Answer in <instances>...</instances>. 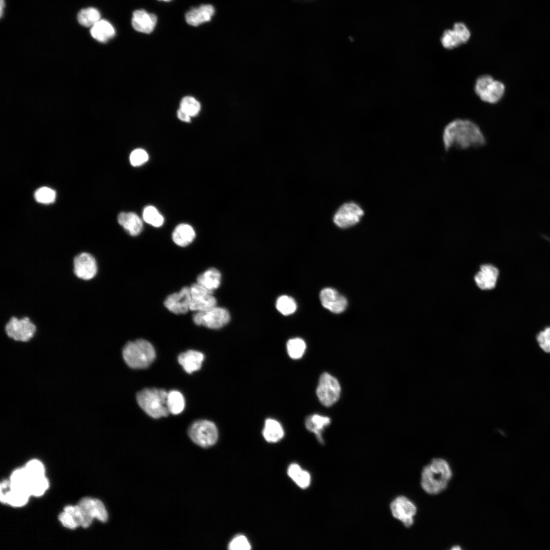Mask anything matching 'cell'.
<instances>
[{
  "instance_id": "1",
  "label": "cell",
  "mask_w": 550,
  "mask_h": 550,
  "mask_svg": "<svg viewBox=\"0 0 550 550\" xmlns=\"http://www.w3.org/2000/svg\"><path fill=\"white\" fill-rule=\"evenodd\" d=\"M442 139L446 150L452 148H477L486 143L485 136L478 125L471 120L462 119L453 120L446 125Z\"/></svg>"
},
{
  "instance_id": "2",
  "label": "cell",
  "mask_w": 550,
  "mask_h": 550,
  "mask_svg": "<svg viewBox=\"0 0 550 550\" xmlns=\"http://www.w3.org/2000/svg\"><path fill=\"white\" fill-rule=\"evenodd\" d=\"M452 476L448 462L444 459L435 458L423 469L421 485L427 493L436 494L446 488Z\"/></svg>"
},
{
  "instance_id": "3",
  "label": "cell",
  "mask_w": 550,
  "mask_h": 550,
  "mask_svg": "<svg viewBox=\"0 0 550 550\" xmlns=\"http://www.w3.org/2000/svg\"><path fill=\"white\" fill-rule=\"evenodd\" d=\"M155 350L148 341L138 339L128 342L123 349V356L126 363L134 369L148 367L155 358Z\"/></svg>"
},
{
  "instance_id": "4",
  "label": "cell",
  "mask_w": 550,
  "mask_h": 550,
  "mask_svg": "<svg viewBox=\"0 0 550 550\" xmlns=\"http://www.w3.org/2000/svg\"><path fill=\"white\" fill-rule=\"evenodd\" d=\"M168 393L163 389H145L138 392L136 400L141 408L153 418L167 417L170 412L167 406Z\"/></svg>"
},
{
  "instance_id": "5",
  "label": "cell",
  "mask_w": 550,
  "mask_h": 550,
  "mask_svg": "<svg viewBox=\"0 0 550 550\" xmlns=\"http://www.w3.org/2000/svg\"><path fill=\"white\" fill-rule=\"evenodd\" d=\"M474 91L482 101L494 104L500 101L503 97L505 87L503 82L495 79L490 75L484 74L476 79Z\"/></svg>"
},
{
  "instance_id": "6",
  "label": "cell",
  "mask_w": 550,
  "mask_h": 550,
  "mask_svg": "<svg viewBox=\"0 0 550 550\" xmlns=\"http://www.w3.org/2000/svg\"><path fill=\"white\" fill-rule=\"evenodd\" d=\"M37 329L36 325L27 316H12L5 326L6 334L9 338L23 343L31 341L35 337Z\"/></svg>"
},
{
  "instance_id": "7",
  "label": "cell",
  "mask_w": 550,
  "mask_h": 550,
  "mask_svg": "<svg viewBox=\"0 0 550 550\" xmlns=\"http://www.w3.org/2000/svg\"><path fill=\"white\" fill-rule=\"evenodd\" d=\"M188 434L194 443L203 448L214 445L218 438L216 426L208 420H199L193 423L188 429Z\"/></svg>"
},
{
  "instance_id": "8",
  "label": "cell",
  "mask_w": 550,
  "mask_h": 550,
  "mask_svg": "<svg viewBox=\"0 0 550 550\" xmlns=\"http://www.w3.org/2000/svg\"><path fill=\"white\" fill-rule=\"evenodd\" d=\"M230 315L226 309L215 306L204 311L196 312L193 316V322L211 329H218L230 321Z\"/></svg>"
},
{
  "instance_id": "9",
  "label": "cell",
  "mask_w": 550,
  "mask_h": 550,
  "mask_svg": "<svg viewBox=\"0 0 550 550\" xmlns=\"http://www.w3.org/2000/svg\"><path fill=\"white\" fill-rule=\"evenodd\" d=\"M341 386L335 377L326 372L321 375L316 394L322 405L327 407L333 405L339 400Z\"/></svg>"
},
{
  "instance_id": "10",
  "label": "cell",
  "mask_w": 550,
  "mask_h": 550,
  "mask_svg": "<svg viewBox=\"0 0 550 550\" xmlns=\"http://www.w3.org/2000/svg\"><path fill=\"white\" fill-rule=\"evenodd\" d=\"M99 270L97 260L95 257L88 252H82L73 260V272L78 279L87 281L93 279Z\"/></svg>"
},
{
  "instance_id": "11",
  "label": "cell",
  "mask_w": 550,
  "mask_h": 550,
  "mask_svg": "<svg viewBox=\"0 0 550 550\" xmlns=\"http://www.w3.org/2000/svg\"><path fill=\"white\" fill-rule=\"evenodd\" d=\"M390 509L393 516L405 527L409 528L413 525L417 507L408 498L404 496L397 497L391 503Z\"/></svg>"
},
{
  "instance_id": "12",
  "label": "cell",
  "mask_w": 550,
  "mask_h": 550,
  "mask_svg": "<svg viewBox=\"0 0 550 550\" xmlns=\"http://www.w3.org/2000/svg\"><path fill=\"white\" fill-rule=\"evenodd\" d=\"M191 301L190 310L195 312L204 311L216 306V299L212 295L213 292L207 289L197 283L190 287Z\"/></svg>"
},
{
  "instance_id": "13",
  "label": "cell",
  "mask_w": 550,
  "mask_h": 550,
  "mask_svg": "<svg viewBox=\"0 0 550 550\" xmlns=\"http://www.w3.org/2000/svg\"><path fill=\"white\" fill-rule=\"evenodd\" d=\"M364 211L356 203L349 202L342 205L335 213L334 223L339 228H347L357 224Z\"/></svg>"
},
{
  "instance_id": "14",
  "label": "cell",
  "mask_w": 550,
  "mask_h": 550,
  "mask_svg": "<svg viewBox=\"0 0 550 550\" xmlns=\"http://www.w3.org/2000/svg\"><path fill=\"white\" fill-rule=\"evenodd\" d=\"M470 37L471 33L465 24L457 22L452 30L444 32L441 41L444 48L452 49L466 43Z\"/></svg>"
},
{
  "instance_id": "15",
  "label": "cell",
  "mask_w": 550,
  "mask_h": 550,
  "mask_svg": "<svg viewBox=\"0 0 550 550\" xmlns=\"http://www.w3.org/2000/svg\"><path fill=\"white\" fill-rule=\"evenodd\" d=\"M190 287L185 286L179 291L168 296L164 301V305L174 314H184L190 310Z\"/></svg>"
},
{
  "instance_id": "16",
  "label": "cell",
  "mask_w": 550,
  "mask_h": 550,
  "mask_svg": "<svg viewBox=\"0 0 550 550\" xmlns=\"http://www.w3.org/2000/svg\"><path fill=\"white\" fill-rule=\"evenodd\" d=\"M320 299L323 307L334 313H342L347 305L345 297L331 288H325L321 291Z\"/></svg>"
},
{
  "instance_id": "17",
  "label": "cell",
  "mask_w": 550,
  "mask_h": 550,
  "mask_svg": "<svg viewBox=\"0 0 550 550\" xmlns=\"http://www.w3.org/2000/svg\"><path fill=\"white\" fill-rule=\"evenodd\" d=\"M157 18L153 13L140 9L135 10L132 13L131 24L133 28L137 32L150 34L152 33L156 25Z\"/></svg>"
},
{
  "instance_id": "18",
  "label": "cell",
  "mask_w": 550,
  "mask_h": 550,
  "mask_svg": "<svg viewBox=\"0 0 550 550\" xmlns=\"http://www.w3.org/2000/svg\"><path fill=\"white\" fill-rule=\"evenodd\" d=\"M90 517L106 522L108 513L103 503L99 500L91 498L82 499L77 504Z\"/></svg>"
},
{
  "instance_id": "19",
  "label": "cell",
  "mask_w": 550,
  "mask_h": 550,
  "mask_svg": "<svg viewBox=\"0 0 550 550\" xmlns=\"http://www.w3.org/2000/svg\"><path fill=\"white\" fill-rule=\"evenodd\" d=\"M499 273V270L496 267L490 264L483 265L476 274L475 281L481 289H492L496 285Z\"/></svg>"
},
{
  "instance_id": "20",
  "label": "cell",
  "mask_w": 550,
  "mask_h": 550,
  "mask_svg": "<svg viewBox=\"0 0 550 550\" xmlns=\"http://www.w3.org/2000/svg\"><path fill=\"white\" fill-rule=\"evenodd\" d=\"M214 12V8L212 5H202L188 11L185 15V21L190 25L197 26L210 21Z\"/></svg>"
},
{
  "instance_id": "21",
  "label": "cell",
  "mask_w": 550,
  "mask_h": 550,
  "mask_svg": "<svg viewBox=\"0 0 550 550\" xmlns=\"http://www.w3.org/2000/svg\"><path fill=\"white\" fill-rule=\"evenodd\" d=\"M204 359V355L202 352L194 350L182 352L178 357L179 363L189 374L201 368Z\"/></svg>"
},
{
  "instance_id": "22",
  "label": "cell",
  "mask_w": 550,
  "mask_h": 550,
  "mask_svg": "<svg viewBox=\"0 0 550 550\" xmlns=\"http://www.w3.org/2000/svg\"><path fill=\"white\" fill-rule=\"evenodd\" d=\"M118 221L124 229L132 236H137L143 229V223L140 217L133 212H121Z\"/></svg>"
},
{
  "instance_id": "23",
  "label": "cell",
  "mask_w": 550,
  "mask_h": 550,
  "mask_svg": "<svg viewBox=\"0 0 550 550\" xmlns=\"http://www.w3.org/2000/svg\"><path fill=\"white\" fill-rule=\"evenodd\" d=\"M90 33L92 37L97 41L105 43L115 36L116 31L109 21L100 19L91 27Z\"/></svg>"
},
{
  "instance_id": "24",
  "label": "cell",
  "mask_w": 550,
  "mask_h": 550,
  "mask_svg": "<svg viewBox=\"0 0 550 550\" xmlns=\"http://www.w3.org/2000/svg\"><path fill=\"white\" fill-rule=\"evenodd\" d=\"M331 423V419L326 416L314 414L308 417L305 425L307 429L315 433L319 443H323L322 432L323 429Z\"/></svg>"
},
{
  "instance_id": "25",
  "label": "cell",
  "mask_w": 550,
  "mask_h": 550,
  "mask_svg": "<svg viewBox=\"0 0 550 550\" xmlns=\"http://www.w3.org/2000/svg\"><path fill=\"white\" fill-rule=\"evenodd\" d=\"M196 236L193 227L186 224L178 225L172 234V239L177 245L184 247L190 244Z\"/></svg>"
},
{
  "instance_id": "26",
  "label": "cell",
  "mask_w": 550,
  "mask_h": 550,
  "mask_svg": "<svg viewBox=\"0 0 550 550\" xmlns=\"http://www.w3.org/2000/svg\"><path fill=\"white\" fill-rule=\"evenodd\" d=\"M30 494L28 491L10 489L1 491V501L13 507H21L28 502Z\"/></svg>"
},
{
  "instance_id": "27",
  "label": "cell",
  "mask_w": 550,
  "mask_h": 550,
  "mask_svg": "<svg viewBox=\"0 0 550 550\" xmlns=\"http://www.w3.org/2000/svg\"><path fill=\"white\" fill-rule=\"evenodd\" d=\"M221 274L216 268H210L200 274L197 278V283L207 289L213 292L221 285Z\"/></svg>"
},
{
  "instance_id": "28",
  "label": "cell",
  "mask_w": 550,
  "mask_h": 550,
  "mask_svg": "<svg viewBox=\"0 0 550 550\" xmlns=\"http://www.w3.org/2000/svg\"><path fill=\"white\" fill-rule=\"evenodd\" d=\"M262 434L268 442L276 443L283 438L284 431L278 421L273 419H267L264 423Z\"/></svg>"
},
{
  "instance_id": "29",
  "label": "cell",
  "mask_w": 550,
  "mask_h": 550,
  "mask_svg": "<svg viewBox=\"0 0 550 550\" xmlns=\"http://www.w3.org/2000/svg\"><path fill=\"white\" fill-rule=\"evenodd\" d=\"M287 473L289 477L300 488H306L310 484L311 476L296 463L289 465Z\"/></svg>"
},
{
  "instance_id": "30",
  "label": "cell",
  "mask_w": 550,
  "mask_h": 550,
  "mask_svg": "<svg viewBox=\"0 0 550 550\" xmlns=\"http://www.w3.org/2000/svg\"><path fill=\"white\" fill-rule=\"evenodd\" d=\"M30 480L24 468L16 469L10 476V489L26 490L29 492L28 485Z\"/></svg>"
},
{
  "instance_id": "31",
  "label": "cell",
  "mask_w": 550,
  "mask_h": 550,
  "mask_svg": "<svg viewBox=\"0 0 550 550\" xmlns=\"http://www.w3.org/2000/svg\"><path fill=\"white\" fill-rule=\"evenodd\" d=\"M101 15L97 9L89 7L81 9L78 13V22L85 27H92L100 20Z\"/></svg>"
},
{
  "instance_id": "32",
  "label": "cell",
  "mask_w": 550,
  "mask_h": 550,
  "mask_svg": "<svg viewBox=\"0 0 550 550\" xmlns=\"http://www.w3.org/2000/svg\"><path fill=\"white\" fill-rule=\"evenodd\" d=\"M167 406L170 413L178 415L184 409L185 400L182 394L178 391H171L168 394Z\"/></svg>"
},
{
  "instance_id": "33",
  "label": "cell",
  "mask_w": 550,
  "mask_h": 550,
  "mask_svg": "<svg viewBox=\"0 0 550 550\" xmlns=\"http://www.w3.org/2000/svg\"><path fill=\"white\" fill-rule=\"evenodd\" d=\"M49 487V482L45 476L30 479L28 491L31 496L40 497L43 495Z\"/></svg>"
},
{
  "instance_id": "34",
  "label": "cell",
  "mask_w": 550,
  "mask_h": 550,
  "mask_svg": "<svg viewBox=\"0 0 550 550\" xmlns=\"http://www.w3.org/2000/svg\"><path fill=\"white\" fill-rule=\"evenodd\" d=\"M64 510L69 513L74 517L79 526L85 528L89 527L93 520L89 517L78 505L66 506Z\"/></svg>"
},
{
  "instance_id": "35",
  "label": "cell",
  "mask_w": 550,
  "mask_h": 550,
  "mask_svg": "<svg viewBox=\"0 0 550 550\" xmlns=\"http://www.w3.org/2000/svg\"><path fill=\"white\" fill-rule=\"evenodd\" d=\"M286 346L288 355L293 359L301 358L306 349L305 341L302 339L298 338L289 340Z\"/></svg>"
},
{
  "instance_id": "36",
  "label": "cell",
  "mask_w": 550,
  "mask_h": 550,
  "mask_svg": "<svg viewBox=\"0 0 550 550\" xmlns=\"http://www.w3.org/2000/svg\"><path fill=\"white\" fill-rule=\"evenodd\" d=\"M277 309L283 315L287 316L293 313L297 305L293 298L287 295L280 296L276 301Z\"/></svg>"
},
{
  "instance_id": "37",
  "label": "cell",
  "mask_w": 550,
  "mask_h": 550,
  "mask_svg": "<svg viewBox=\"0 0 550 550\" xmlns=\"http://www.w3.org/2000/svg\"><path fill=\"white\" fill-rule=\"evenodd\" d=\"M143 217L146 223L155 227H160L164 222L162 215L153 206H148L144 208Z\"/></svg>"
},
{
  "instance_id": "38",
  "label": "cell",
  "mask_w": 550,
  "mask_h": 550,
  "mask_svg": "<svg viewBox=\"0 0 550 550\" xmlns=\"http://www.w3.org/2000/svg\"><path fill=\"white\" fill-rule=\"evenodd\" d=\"M34 198L36 201L40 203L50 204L55 201L56 193L51 188L43 186L35 191Z\"/></svg>"
},
{
  "instance_id": "39",
  "label": "cell",
  "mask_w": 550,
  "mask_h": 550,
  "mask_svg": "<svg viewBox=\"0 0 550 550\" xmlns=\"http://www.w3.org/2000/svg\"><path fill=\"white\" fill-rule=\"evenodd\" d=\"M180 108L187 113L191 117L197 115L200 111L201 105L198 101L191 96L182 99Z\"/></svg>"
},
{
  "instance_id": "40",
  "label": "cell",
  "mask_w": 550,
  "mask_h": 550,
  "mask_svg": "<svg viewBox=\"0 0 550 550\" xmlns=\"http://www.w3.org/2000/svg\"><path fill=\"white\" fill-rule=\"evenodd\" d=\"M30 479L45 476V468L42 463L37 459L29 461L24 467Z\"/></svg>"
},
{
  "instance_id": "41",
  "label": "cell",
  "mask_w": 550,
  "mask_h": 550,
  "mask_svg": "<svg viewBox=\"0 0 550 550\" xmlns=\"http://www.w3.org/2000/svg\"><path fill=\"white\" fill-rule=\"evenodd\" d=\"M149 156L147 152L142 149L134 150L130 154L129 160L130 163L134 167L140 166L148 160Z\"/></svg>"
},
{
  "instance_id": "42",
  "label": "cell",
  "mask_w": 550,
  "mask_h": 550,
  "mask_svg": "<svg viewBox=\"0 0 550 550\" xmlns=\"http://www.w3.org/2000/svg\"><path fill=\"white\" fill-rule=\"evenodd\" d=\"M228 548L231 550H249L251 545L247 538L243 535H238L229 543Z\"/></svg>"
},
{
  "instance_id": "43",
  "label": "cell",
  "mask_w": 550,
  "mask_h": 550,
  "mask_svg": "<svg viewBox=\"0 0 550 550\" xmlns=\"http://www.w3.org/2000/svg\"><path fill=\"white\" fill-rule=\"evenodd\" d=\"M537 340L540 347L545 352L550 353V327L541 331Z\"/></svg>"
},
{
  "instance_id": "44",
  "label": "cell",
  "mask_w": 550,
  "mask_h": 550,
  "mask_svg": "<svg viewBox=\"0 0 550 550\" xmlns=\"http://www.w3.org/2000/svg\"><path fill=\"white\" fill-rule=\"evenodd\" d=\"M59 519L64 527L70 529H76L79 526L74 517L64 510L59 515Z\"/></svg>"
},
{
  "instance_id": "45",
  "label": "cell",
  "mask_w": 550,
  "mask_h": 550,
  "mask_svg": "<svg viewBox=\"0 0 550 550\" xmlns=\"http://www.w3.org/2000/svg\"><path fill=\"white\" fill-rule=\"evenodd\" d=\"M177 117L180 120L184 122H188L190 121L191 117L181 108L177 111Z\"/></svg>"
},
{
  "instance_id": "46",
  "label": "cell",
  "mask_w": 550,
  "mask_h": 550,
  "mask_svg": "<svg viewBox=\"0 0 550 550\" xmlns=\"http://www.w3.org/2000/svg\"><path fill=\"white\" fill-rule=\"evenodd\" d=\"M5 7V0H0V15L2 17L3 15L4 9Z\"/></svg>"
},
{
  "instance_id": "47",
  "label": "cell",
  "mask_w": 550,
  "mask_h": 550,
  "mask_svg": "<svg viewBox=\"0 0 550 550\" xmlns=\"http://www.w3.org/2000/svg\"><path fill=\"white\" fill-rule=\"evenodd\" d=\"M461 548L459 546H454L452 548V549H460Z\"/></svg>"
},
{
  "instance_id": "48",
  "label": "cell",
  "mask_w": 550,
  "mask_h": 550,
  "mask_svg": "<svg viewBox=\"0 0 550 550\" xmlns=\"http://www.w3.org/2000/svg\"><path fill=\"white\" fill-rule=\"evenodd\" d=\"M158 1H163V2H168L171 1V0H158Z\"/></svg>"
}]
</instances>
